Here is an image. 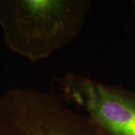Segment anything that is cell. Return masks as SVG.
<instances>
[{"instance_id": "3", "label": "cell", "mask_w": 135, "mask_h": 135, "mask_svg": "<svg viewBox=\"0 0 135 135\" xmlns=\"http://www.w3.org/2000/svg\"><path fill=\"white\" fill-rule=\"evenodd\" d=\"M59 88L63 100L105 134L135 135V92L75 72L63 76Z\"/></svg>"}, {"instance_id": "4", "label": "cell", "mask_w": 135, "mask_h": 135, "mask_svg": "<svg viewBox=\"0 0 135 135\" xmlns=\"http://www.w3.org/2000/svg\"><path fill=\"white\" fill-rule=\"evenodd\" d=\"M134 15H135V1L134 2Z\"/></svg>"}, {"instance_id": "1", "label": "cell", "mask_w": 135, "mask_h": 135, "mask_svg": "<svg viewBox=\"0 0 135 135\" xmlns=\"http://www.w3.org/2000/svg\"><path fill=\"white\" fill-rule=\"evenodd\" d=\"M89 0H0V26L14 53L36 62L50 58L79 36Z\"/></svg>"}, {"instance_id": "2", "label": "cell", "mask_w": 135, "mask_h": 135, "mask_svg": "<svg viewBox=\"0 0 135 135\" xmlns=\"http://www.w3.org/2000/svg\"><path fill=\"white\" fill-rule=\"evenodd\" d=\"M0 135H107L61 97L17 87L0 96Z\"/></svg>"}]
</instances>
